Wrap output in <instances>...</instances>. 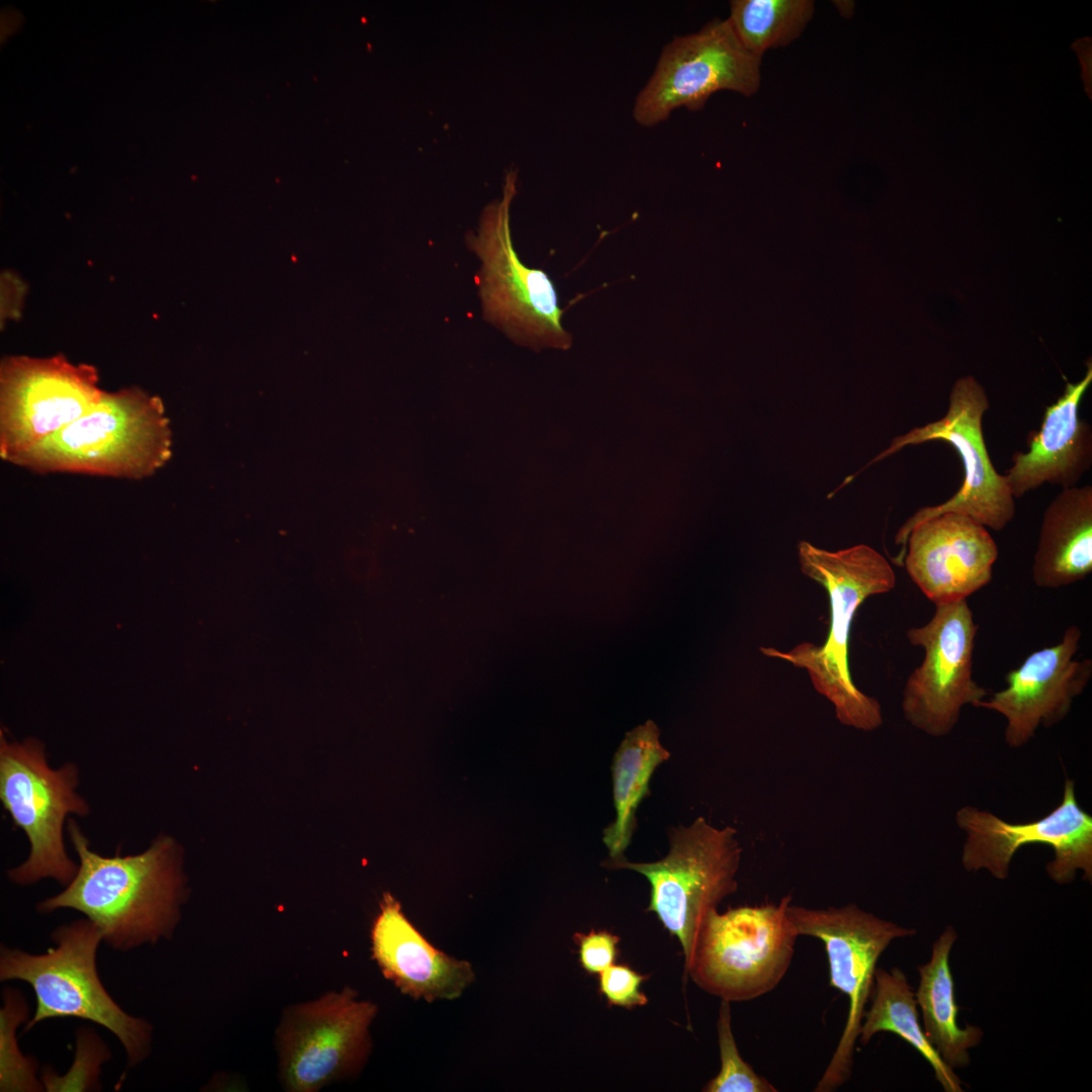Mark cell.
Wrapping results in <instances>:
<instances>
[{
    "mask_svg": "<svg viewBox=\"0 0 1092 1092\" xmlns=\"http://www.w3.org/2000/svg\"><path fill=\"white\" fill-rule=\"evenodd\" d=\"M377 1008L349 988L291 1007L278 1031L281 1079L293 1092H314L357 1072L371 1048Z\"/></svg>",
    "mask_w": 1092,
    "mask_h": 1092,
    "instance_id": "obj_14",
    "label": "cell"
},
{
    "mask_svg": "<svg viewBox=\"0 0 1092 1092\" xmlns=\"http://www.w3.org/2000/svg\"><path fill=\"white\" fill-rule=\"evenodd\" d=\"M895 544L902 546L897 563L904 561L911 580L934 606L967 600L989 584L998 558L987 528L953 512L898 530Z\"/></svg>",
    "mask_w": 1092,
    "mask_h": 1092,
    "instance_id": "obj_16",
    "label": "cell"
},
{
    "mask_svg": "<svg viewBox=\"0 0 1092 1092\" xmlns=\"http://www.w3.org/2000/svg\"><path fill=\"white\" fill-rule=\"evenodd\" d=\"M778 904L710 911L696 933L686 973L705 992L728 1002L756 999L786 976L799 936L788 907Z\"/></svg>",
    "mask_w": 1092,
    "mask_h": 1092,
    "instance_id": "obj_5",
    "label": "cell"
},
{
    "mask_svg": "<svg viewBox=\"0 0 1092 1092\" xmlns=\"http://www.w3.org/2000/svg\"><path fill=\"white\" fill-rule=\"evenodd\" d=\"M514 193L509 180L503 200L487 207L477 234L466 238L481 263L475 281L483 317L520 345L567 349L572 338L562 326L564 309L553 281L542 269L526 266L513 245Z\"/></svg>",
    "mask_w": 1092,
    "mask_h": 1092,
    "instance_id": "obj_8",
    "label": "cell"
},
{
    "mask_svg": "<svg viewBox=\"0 0 1092 1092\" xmlns=\"http://www.w3.org/2000/svg\"><path fill=\"white\" fill-rule=\"evenodd\" d=\"M52 939L57 946L43 954L1 947L0 980L26 982L35 994L36 1009L24 1031L49 1018L90 1020L120 1040L129 1067L140 1064L151 1050L152 1026L124 1012L103 987L96 968L101 930L79 919L59 926Z\"/></svg>",
    "mask_w": 1092,
    "mask_h": 1092,
    "instance_id": "obj_4",
    "label": "cell"
},
{
    "mask_svg": "<svg viewBox=\"0 0 1092 1092\" xmlns=\"http://www.w3.org/2000/svg\"><path fill=\"white\" fill-rule=\"evenodd\" d=\"M1081 638V629L1069 626L1059 643L1029 653L1007 672L1004 689L976 705L1005 718L1004 740L1009 747L1025 745L1039 726L1050 728L1063 721L1087 688L1092 660L1075 659Z\"/></svg>",
    "mask_w": 1092,
    "mask_h": 1092,
    "instance_id": "obj_17",
    "label": "cell"
},
{
    "mask_svg": "<svg viewBox=\"0 0 1092 1092\" xmlns=\"http://www.w3.org/2000/svg\"><path fill=\"white\" fill-rule=\"evenodd\" d=\"M721 1068L703 1091L706 1092H777L778 1089L759 1076L741 1058L732 1029L730 1002L721 1000L717 1023Z\"/></svg>",
    "mask_w": 1092,
    "mask_h": 1092,
    "instance_id": "obj_26",
    "label": "cell"
},
{
    "mask_svg": "<svg viewBox=\"0 0 1092 1092\" xmlns=\"http://www.w3.org/2000/svg\"><path fill=\"white\" fill-rule=\"evenodd\" d=\"M371 941L373 958L383 975L415 999H454L474 980L471 965L432 946L389 894L383 895Z\"/></svg>",
    "mask_w": 1092,
    "mask_h": 1092,
    "instance_id": "obj_19",
    "label": "cell"
},
{
    "mask_svg": "<svg viewBox=\"0 0 1092 1092\" xmlns=\"http://www.w3.org/2000/svg\"><path fill=\"white\" fill-rule=\"evenodd\" d=\"M78 785V766L52 768L37 739L10 742L1 735L0 800L29 842L28 857L7 872L11 881L24 886L51 878L67 886L73 880L78 864L65 848L64 823L69 814L90 811Z\"/></svg>",
    "mask_w": 1092,
    "mask_h": 1092,
    "instance_id": "obj_7",
    "label": "cell"
},
{
    "mask_svg": "<svg viewBox=\"0 0 1092 1092\" xmlns=\"http://www.w3.org/2000/svg\"><path fill=\"white\" fill-rule=\"evenodd\" d=\"M1092 571V486H1073L1046 507L1032 562V579L1041 588H1059Z\"/></svg>",
    "mask_w": 1092,
    "mask_h": 1092,
    "instance_id": "obj_20",
    "label": "cell"
},
{
    "mask_svg": "<svg viewBox=\"0 0 1092 1092\" xmlns=\"http://www.w3.org/2000/svg\"><path fill=\"white\" fill-rule=\"evenodd\" d=\"M957 938V931L948 925L933 942L929 961L917 968L920 980L915 992L924 1034L951 1069L970 1064L969 1051L981 1042L984 1034L979 1026L959 1025L960 1006L956 1002L949 966V954Z\"/></svg>",
    "mask_w": 1092,
    "mask_h": 1092,
    "instance_id": "obj_21",
    "label": "cell"
},
{
    "mask_svg": "<svg viewBox=\"0 0 1092 1092\" xmlns=\"http://www.w3.org/2000/svg\"><path fill=\"white\" fill-rule=\"evenodd\" d=\"M98 373L62 355L11 356L0 367V456L13 461L102 397Z\"/></svg>",
    "mask_w": 1092,
    "mask_h": 1092,
    "instance_id": "obj_13",
    "label": "cell"
},
{
    "mask_svg": "<svg viewBox=\"0 0 1092 1092\" xmlns=\"http://www.w3.org/2000/svg\"><path fill=\"white\" fill-rule=\"evenodd\" d=\"M573 939L578 945L580 965L587 973L600 974L616 961L618 935L593 929L586 934L575 933Z\"/></svg>",
    "mask_w": 1092,
    "mask_h": 1092,
    "instance_id": "obj_29",
    "label": "cell"
},
{
    "mask_svg": "<svg viewBox=\"0 0 1092 1092\" xmlns=\"http://www.w3.org/2000/svg\"><path fill=\"white\" fill-rule=\"evenodd\" d=\"M761 57L748 51L728 19H714L698 32L675 36L635 99L633 117L650 127L678 107L700 110L720 90L745 96L760 85Z\"/></svg>",
    "mask_w": 1092,
    "mask_h": 1092,
    "instance_id": "obj_10",
    "label": "cell"
},
{
    "mask_svg": "<svg viewBox=\"0 0 1092 1092\" xmlns=\"http://www.w3.org/2000/svg\"><path fill=\"white\" fill-rule=\"evenodd\" d=\"M667 854L652 862L626 858L606 861L607 868L626 869L650 884L648 912L675 936L688 960L696 933L706 915L738 888L742 847L737 830L716 827L704 817L690 825L669 827Z\"/></svg>",
    "mask_w": 1092,
    "mask_h": 1092,
    "instance_id": "obj_6",
    "label": "cell"
},
{
    "mask_svg": "<svg viewBox=\"0 0 1092 1092\" xmlns=\"http://www.w3.org/2000/svg\"><path fill=\"white\" fill-rule=\"evenodd\" d=\"M67 830L79 857L78 871L61 893L39 902L37 911H79L117 950L170 938L186 896L182 850L174 838L160 834L140 853L104 856L90 848L74 819Z\"/></svg>",
    "mask_w": 1092,
    "mask_h": 1092,
    "instance_id": "obj_1",
    "label": "cell"
},
{
    "mask_svg": "<svg viewBox=\"0 0 1092 1092\" xmlns=\"http://www.w3.org/2000/svg\"><path fill=\"white\" fill-rule=\"evenodd\" d=\"M659 735L657 725L648 720L627 732L614 754L615 819L603 831V842L609 852L606 861L625 858L624 852L636 827V811L649 794L651 777L670 757V752L660 743Z\"/></svg>",
    "mask_w": 1092,
    "mask_h": 1092,
    "instance_id": "obj_22",
    "label": "cell"
},
{
    "mask_svg": "<svg viewBox=\"0 0 1092 1092\" xmlns=\"http://www.w3.org/2000/svg\"><path fill=\"white\" fill-rule=\"evenodd\" d=\"M1085 376L1067 382L1063 394L1045 407L1041 426L1027 439V451L1015 452L1004 475L1014 498L1043 483L1076 486L1092 465V430L1080 418L1081 400L1092 382V363Z\"/></svg>",
    "mask_w": 1092,
    "mask_h": 1092,
    "instance_id": "obj_18",
    "label": "cell"
},
{
    "mask_svg": "<svg viewBox=\"0 0 1092 1092\" xmlns=\"http://www.w3.org/2000/svg\"><path fill=\"white\" fill-rule=\"evenodd\" d=\"M788 914L799 935L822 941L829 964V985L846 995L849 1002L842 1034L814 1089L831 1092L850 1078L855 1042L880 957L893 940L912 936L916 930L878 917L853 903L824 909L791 903Z\"/></svg>",
    "mask_w": 1092,
    "mask_h": 1092,
    "instance_id": "obj_9",
    "label": "cell"
},
{
    "mask_svg": "<svg viewBox=\"0 0 1092 1092\" xmlns=\"http://www.w3.org/2000/svg\"><path fill=\"white\" fill-rule=\"evenodd\" d=\"M813 11L810 0H734L728 20L743 46L762 58L766 50L795 40Z\"/></svg>",
    "mask_w": 1092,
    "mask_h": 1092,
    "instance_id": "obj_24",
    "label": "cell"
},
{
    "mask_svg": "<svg viewBox=\"0 0 1092 1092\" xmlns=\"http://www.w3.org/2000/svg\"><path fill=\"white\" fill-rule=\"evenodd\" d=\"M27 1013L28 1007L21 993L7 988L0 1011L1 1091H40L42 1088L35 1077V1062L20 1053L15 1038V1029L19 1023L27 1022Z\"/></svg>",
    "mask_w": 1092,
    "mask_h": 1092,
    "instance_id": "obj_25",
    "label": "cell"
},
{
    "mask_svg": "<svg viewBox=\"0 0 1092 1092\" xmlns=\"http://www.w3.org/2000/svg\"><path fill=\"white\" fill-rule=\"evenodd\" d=\"M802 573L822 585L830 603V626L823 644L802 642L784 651L761 647L763 655L805 669L814 689L834 707L837 720L861 731L883 724L877 699L861 692L849 669L848 647L852 620L870 597L891 592L896 575L888 560L866 544L828 551L807 541L798 544Z\"/></svg>",
    "mask_w": 1092,
    "mask_h": 1092,
    "instance_id": "obj_2",
    "label": "cell"
},
{
    "mask_svg": "<svg viewBox=\"0 0 1092 1092\" xmlns=\"http://www.w3.org/2000/svg\"><path fill=\"white\" fill-rule=\"evenodd\" d=\"M172 433L162 400L139 387L103 393L76 421L12 464L39 473L141 479L170 459Z\"/></svg>",
    "mask_w": 1092,
    "mask_h": 1092,
    "instance_id": "obj_3",
    "label": "cell"
},
{
    "mask_svg": "<svg viewBox=\"0 0 1092 1092\" xmlns=\"http://www.w3.org/2000/svg\"><path fill=\"white\" fill-rule=\"evenodd\" d=\"M110 1054L103 1042L87 1029L78 1032L76 1059L69 1073L59 1077L48 1072L43 1075V1085L48 1091H83L98 1084L101 1061L108 1060Z\"/></svg>",
    "mask_w": 1092,
    "mask_h": 1092,
    "instance_id": "obj_27",
    "label": "cell"
},
{
    "mask_svg": "<svg viewBox=\"0 0 1092 1092\" xmlns=\"http://www.w3.org/2000/svg\"><path fill=\"white\" fill-rule=\"evenodd\" d=\"M989 400L982 385L972 376L953 384L945 415L923 427L893 439L890 446L868 465L894 454L908 445L942 440L958 452L964 480L959 490L942 504L924 507L906 520L905 530L924 519L953 512L966 515L994 531L1003 530L1015 516V498L1004 475L989 457L983 434V417Z\"/></svg>",
    "mask_w": 1092,
    "mask_h": 1092,
    "instance_id": "obj_12",
    "label": "cell"
},
{
    "mask_svg": "<svg viewBox=\"0 0 1092 1092\" xmlns=\"http://www.w3.org/2000/svg\"><path fill=\"white\" fill-rule=\"evenodd\" d=\"M956 822L966 834L962 864L968 872L984 870L1005 880L1020 847L1045 844L1054 851L1045 866L1054 882L1070 884L1078 871L1085 881H1092V817L1078 803L1071 779L1065 781L1060 804L1041 818L1011 823L990 811L964 806L957 811Z\"/></svg>",
    "mask_w": 1092,
    "mask_h": 1092,
    "instance_id": "obj_15",
    "label": "cell"
},
{
    "mask_svg": "<svg viewBox=\"0 0 1092 1092\" xmlns=\"http://www.w3.org/2000/svg\"><path fill=\"white\" fill-rule=\"evenodd\" d=\"M978 629L967 600H962L935 605L926 624L906 632L924 656L905 682L901 708L904 718L929 736L949 734L963 708L976 707L987 696L973 677Z\"/></svg>",
    "mask_w": 1092,
    "mask_h": 1092,
    "instance_id": "obj_11",
    "label": "cell"
},
{
    "mask_svg": "<svg viewBox=\"0 0 1092 1092\" xmlns=\"http://www.w3.org/2000/svg\"><path fill=\"white\" fill-rule=\"evenodd\" d=\"M872 1005L864 1012L858 1040L862 1045L882 1031L892 1032L913 1046L931 1066L935 1080L946 1092H962V1081L928 1041L918 1019L917 1002L902 970L875 972Z\"/></svg>",
    "mask_w": 1092,
    "mask_h": 1092,
    "instance_id": "obj_23",
    "label": "cell"
},
{
    "mask_svg": "<svg viewBox=\"0 0 1092 1092\" xmlns=\"http://www.w3.org/2000/svg\"><path fill=\"white\" fill-rule=\"evenodd\" d=\"M600 975V992L605 995L609 1005L628 1009L647 1004L646 995L641 992V984L648 978L626 965H612Z\"/></svg>",
    "mask_w": 1092,
    "mask_h": 1092,
    "instance_id": "obj_28",
    "label": "cell"
}]
</instances>
